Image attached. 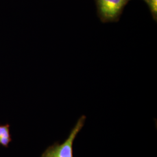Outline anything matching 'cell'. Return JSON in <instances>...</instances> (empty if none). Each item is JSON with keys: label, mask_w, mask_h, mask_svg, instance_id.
<instances>
[{"label": "cell", "mask_w": 157, "mask_h": 157, "mask_svg": "<svg viewBox=\"0 0 157 157\" xmlns=\"http://www.w3.org/2000/svg\"><path fill=\"white\" fill-rule=\"evenodd\" d=\"M86 119V117L82 115L72 129L67 139L62 144L57 142L48 147L41 157H73V141L84 126Z\"/></svg>", "instance_id": "cell-1"}, {"label": "cell", "mask_w": 157, "mask_h": 157, "mask_svg": "<svg viewBox=\"0 0 157 157\" xmlns=\"http://www.w3.org/2000/svg\"><path fill=\"white\" fill-rule=\"evenodd\" d=\"M130 0H95L97 14L102 23L118 22Z\"/></svg>", "instance_id": "cell-2"}, {"label": "cell", "mask_w": 157, "mask_h": 157, "mask_svg": "<svg viewBox=\"0 0 157 157\" xmlns=\"http://www.w3.org/2000/svg\"><path fill=\"white\" fill-rule=\"evenodd\" d=\"M11 140L10 125L9 124L0 125V146L8 147Z\"/></svg>", "instance_id": "cell-3"}, {"label": "cell", "mask_w": 157, "mask_h": 157, "mask_svg": "<svg viewBox=\"0 0 157 157\" xmlns=\"http://www.w3.org/2000/svg\"><path fill=\"white\" fill-rule=\"evenodd\" d=\"M148 6L153 19L157 21V0H143Z\"/></svg>", "instance_id": "cell-4"}]
</instances>
